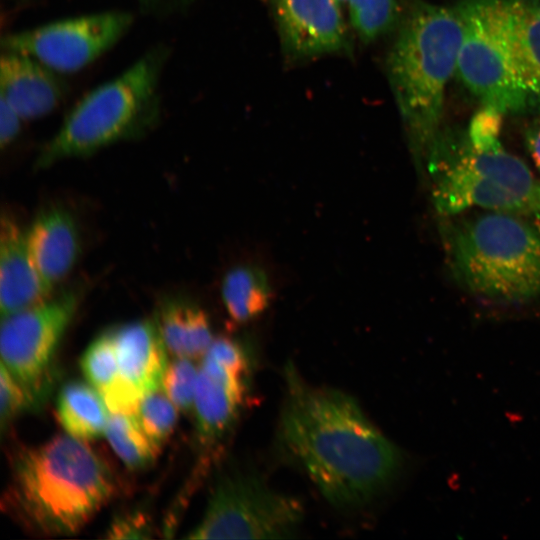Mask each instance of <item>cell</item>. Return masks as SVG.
Instances as JSON below:
<instances>
[{"instance_id": "cell-13", "label": "cell", "mask_w": 540, "mask_h": 540, "mask_svg": "<svg viewBox=\"0 0 540 540\" xmlns=\"http://www.w3.org/2000/svg\"><path fill=\"white\" fill-rule=\"evenodd\" d=\"M247 377L203 357L193 406L197 437L202 446L217 444L232 428L245 397Z\"/></svg>"}, {"instance_id": "cell-28", "label": "cell", "mask_w": 540, "mask_h": 540, "mask_svg": "<svg viewBox=\"0 0 540 540\" xmlns=\"http://www.w3.org/2000/svg\"><path fill=\"white\" fill-rule=\"evenodd\" d=\"M204 356L234 373L248 376V357L237 340L226 336L217 337L213 339Z\"/></svg>"}, {"instance_id": "cell-10", "label": "cell", "mask_w": 540, "mask_h": 540, "mask_svg": "<svg viewBox=\"0 0 540 540\" xmlns=\"http://www.w3.org/2000/svg\"><path fill=\"white\" fill-rule=\"evenodd\" d=\"M129 12L106 11L47 23L1 37V50L23 53L59 74L82 70L131 28Z\"/></svg>"}, {"instance_id": "cell-21", "label": "cell", "mask_w": 540, "mask_h": 540, "mask_svg": "<svg viewBox=\"0 0 540 540\" xmlns=\"http://www.w3.org/2000/svg\"><path fill=\"white\" fill-rule=\"evenodd\" d=\"M104 434L117 456L132 470L150 466L160 450L134 414L110 413Z\"/></svg>"}, {"instance_id": "cell-19", "label": "cell", "mask_w": 540, "mask_h": 540, "mask_svg": "<svg viewBox=\"0 0 540 540\" xmlns=\"http://www.w3.org/2000/svg\"><path fill=\"white\" fill-rule=\"evenodd\" d=\"M56 411L67 434L85 441L104 434L109 418L101 394L81 381H70L61 388Z\"/></svg>"}, {"instance_id": "cell-11", "label": "cell", "mask_w": 540, "mask_h": 540, "mask_svg": "<svg viewBox=\"0 0 540 540\" xmlns=\"http://www.w3.org/2000/svg\"><path fill=\"white\" fill-rule=\"evenodd\" d=\"M109 332L119 374L102 398L109 412L134 414L143 397L161 387L167 350L155 321L131 322Z\"/></svg>"}, {"instance_id": "cell-27", "label": "cell", "mask_w": 540, "mask_h": 540, "mask_svg": "<svg viewBox=\"0 0 540 540\" xmlns=\"http://www.w3.org/2000/svg\"><path fill=\"white\" fill-rule=\"evenodd\" d=\"M503 115L493 107L483 106L472 116L465 133L468 141L475 146L499 142Z\"/></svg>"}, {"instance_id": "cell-30", "label": "cell", "mask_w": 540, "mask_h": 540, "mask_svg": "<svg viewBox=\"0 0 540 540\" xmlns=\"http://www.w3.org/2000/svg\"><path fill=\"white\" fill-rule=\"evenodd\" d=\"M23 118L2 97H0V145L9 146L16 140L21 131Z\"/></svg>"}, {"instance_id": "cell-1", "label": "cell", "mask_w": 540, "mask_h": 540, "mask_svg": "<svg viewBox=\"0 0 540 540\" xmlns=\"http://www.w3.org/2000/svg\"><path fill=\"white\" fill-rule=\"evenodd\" d=\"M280 416V440L323 496L340 508L364 505L398 476L399 448L348 394L306 383L292 365Z\"/></svg>"}, {"instance_id": "cell-33", "label": "cell", "mask_w": 540, "mask_h": 540, "mask_svg": "<svg viewBox=\"0 0 540 540\" xmlns=\"http://www.w3.org/2000/svg\"><path fill=\"white\" fill-rule=\"evenodd\" d=\"M533 210L540 212V183H537L535 193H534V202Z\"/></svg>"}, {"instance_id": "cell-34", "label": "cell", "mask_w": 540, "mask_h": 540, "mask_svg": "<svg viewBox=\"0 0 540 540\" xmlns=\"http://www.w3.org/2000/svg\"><path fill=\"white\" fill-rule=\"evenodd\" d=\"M337 1H338L340 4H342V3H347V2H348V0H337Z\"/></svg>"}, {"instance_id": "cell-18", "label": "cell", "mask_w": 540, "mask_h": 540, "mask_svg": "<svg viewBox=\"0 0 540 540\" xmlns=\"http://www.w3.org/2000/svg\"><path fill=\"white\" fill-rule=\"evenodd\" d=\"M154 321L167 352L174 357H203L214 339L206 312L184 298L162 300Z\"/></svg>"}, {"instance_id": "cell-8", "label": "cell", "mask_w": 540, "mask_h": 540, "mask_svg": "<svg viewBox=\"0 0 540 540\" xmlns=\"http://www.w3.org/2000/svg\"><path fill=\"white\" fill-rule=\"evenodd\" d=\"M302 516L298 500L274 491L255 473L231 470L218 478L202 519L187 538H289Z\"/></svg>"}, {"instance_id": "cell-26", "label": "cell", "mask_w": 540, "mask_h": 540, "mask_svg": "<svg viewBox=\"0 0 540 540\" xmlns=\"http://www.w3.org/2000/svg\"><path fill=\"white\" fill-rule=\"evenodd\" d=\"M33 408L32 402L19 382L1 363L0 369V420L1 430L23 411Z\"/></svg>"}, {"instance_id": "cell-24", "label": "cell", "mask_w": 540, "mask_h": 540, "mask_svg": "<svg viewBox=\"0 0 540 540\" xmlns=\"http://www.w3.org/2000/svg\"><path fill=\"white\" fill-rule=\"evenodd\" d=\"M177 410L160 387L143 397L134 415L146 435L160 448L175 427Z\"/></svg>"}, {"instance_id": "cell-9", "label": "cell", "mask_w": 540, "mask_h": 540, "mask_svg": "<svg viewBox=\"0 0 540 540\" xmlns=\"http://www.w3.org/2000/svg\"><path fill=\"white\" fill-rule=\"evenodd\" d=\"M80 301L70 287L27 309L2 316L1 363L28 394L33 407L48 396L59 343Z\"/></svg>"}, {"instance_id": "cell-12", "label": "cell", "mask_w": 540, "mask_h": 540, "mask_svg": "<svg viewBox=\"0 0 540 540\" xmlns=\"http://www.w3.org/2000/svg\"><path fill=\"white\" fill-rule=\"evenodd\" d=\"M270 5L288 56L313 58L343 52L348 47L337 0H270Z\"/></svg>"}, {"instance_id": "cell-15", "label": "cell", "mask_w": 540, "mask_h": 540, "mask_svg": "<svg viewBox=\"0 0 540 540\" xmlns=\"http://www.w3.org/2000/svg\"><path fill=\"white\" fill-rule=\"evenodd\" d=\"M32 263L53 290L72 270L80 253L79 232L73 215L62 207L41 211L26 232Z\"/></svg>"}, {"instance_id": "cell-32", "label": "cell", "mask_w": 540, "mask_h": 540, "mask_svg": "<svg viewBox=\"0 0 540 540\" xmlns=\"http://www.w3.org/2000/svg\"><path fill=\"white\" fill-rule=\"evenodd\" d=\"M524 142L530 158L540 171V116L527 126L524 133Z\"/></svg>"}, {"instance_id": "cell-20", "label": "cell", "mask_w": 540, "mask_h": 540, "mask_svg": "<svg viewBox=\"0 0 540 540\" xmlns=\"http://www.w3.org/2000/svg\"><path fill=\"white\" fill-rule=\"evenodd\" d=\"M225 310L235 324L260 316L270 305L272 287L265 271L253 264H241L226 272L221 284Z\"/></svg>"}, {"instance_id": "cell-2", "label": "cell", "mask_w": 540, "mask_h": 540, "mask_svg": "<svg viewBox=\"0 0 540 540\" xmlns=\"http://www.w3.org/2000/svg\"><path fill=\"white\" fill-rule=\"evenodd\" d=\"M463 25L456 7L413 2L386 58V74L412 151L426 160L440 135Z\"/></svg>"}, {"instance_id": "cell-22", "label": "cell", "mask_w": 540, "mask_h": 540, "mask_svg": "<svg viewBox=\"0 0 540 540\" xmlns=\"http://www.w3.org/2000/svg\"><path fill=\"white\" fill-rule=\"evenodd\" d=\"M347 4L351 25L366 43L387 33L398 19L395 0H348Z\"/></svg>"}, {"instance_id": "cell-14", "label": "cell", "mask_w": 540, "mask_h": 540, "mask_svg": "<svg viewBox=\"0 0 540 540\" xmlns=\"http://www.w3.org/2000/svg\"><path fill=\"white\" fill-rule=\"evenodd\" d=\"M60 75L29 55L2 51L0 97L24 121L44 117L59 106L67 92Z\"/></svg>"}, {"instance_id": "cell-5", "label": "cell", "mask_w": 540, "mask_h": 540, "mask_svg": "<svg viewBox=\"0 0 540 540\" xmlns=\"http://www.w3.org/2000/svg\"><path fill=\"white\" fill-rule=\"evenodd\" d=\"M446 246L454 274L474 294L510 304L540 298V234L515 214L460 221Z\"/></svg>"}, {"instance_id": "cell-29", "label": "cell", "mask_w": 540, "mask_h": 540, "mask_svg": "<svg viewBox=\"0 0 540 540\" xmlns=\"http://www.w3.org/2000/svg\"><path fill=\"white\" fill-rule=\"evenodd\" d=\"M149 533L148 524L142 514L135 513L116 519L108 530L109 538H146Z\"/></svg>"}, {"instance_id": "cell-16", "label": "cell", "mask_w": 540, "mask_h": 540, "mask_svg": "<svg viewBox=\"0 0 540 540\" xmlns=\"http://www.w3.org/2000/svg\"><path fill=\"white\" fill-rule=\"evenodd\" d=\"M52 290L30 258L26 232L10 216L1 220L0 308L6 316L44 302Z\"/></svg>"}, {"instance_id": "cell-23", "label": "cell", "mask_w": 540, "mask_h": 540, "mask_svg": "<svg viewBox=\"0 0 540 540\" xmlns=\"http://www.w3.org/2000/svg\"><path fill=\"white\" fill-rule=\"evenodd\" d=\"M82 372L101 395L118 379V362L113 339L106 331L94 339L80 361Z\"/></svg>"}, {"instance_id": "cell-25", "label": "cell", "mask_w": 540, "mask_h": 540, "mask_svg": "<svg viewBox=\"0 0 540 540\" xmlns=\"http://www.w3.org/2000/svg\"><path fill=\"white\" fill-rule=\"evenodd\" d=\"M199 368L192 359L174 357L167 361L161 388L178 410H193Z\"/></svg>"}, {"instance_id": "cell-6", "label": "cell", "mask_w": 540, "mask_h": 540, "mask_svg": "<svg viewBox=\"0 0 540 540\" xmlns=\"http://www.w3.org/2000/svg\"><path fill=\"white\" fill-rule=\"evenodd\" d=\"M439 135L428 156L433 174L432 199L436 211L454 216L470 208L518 213L533 210L537 183L527 165L503 148L500 141L471 144Z\"/></svg>"}, {"instance_id": "cell-31", "label": "cell", "mask_w": 540, "mask_h": 540, "mask_svg": "<svg viewBox=\"0 0 540 540\" xmlns=\"http://www.w3.org/2000/svg\"><path fill=\"white\" fill-rule=\"evenodd\" d=\"M143 13L171 15L189 9L196 0H136Z\"/></svg>"}, {"instance_id": "cell-3", "label": "cell", "mask_w": 540, "mask_h": 540, "mask_svg": "<svg viewBox=\"0 0 540 540\" xmlns=\"http://www.w3.org/2000/svg\"><path fill=\"white\" fill-rule=\"evenodd\" d=\"M115 492L106 462L85 440L67 434L18 454L9 497L32 529L67 535L87 524Z\"/></svg>"}, {"instance_id": "cell-7", "label": "cell", "mask_w": 540, "mask_h": 540, "mask_svg": "<svg viewBox=\"0 0 540 540\" xmlns=\"http://www.w3.org/2000/svg\"><path fill=\"white\" fill-rule=\"evenodd\" d=\"M463 25L456 73L483 106L502 114L528 111L513 59L503 0H463L456 5Z\"/></svg>"}, {"instance_id": "cell-17", "label": "cell", "mask_w": 540, "mask_h": 540, "mask_svg": "<svg viewBox=\"0 0 540 540\" xmlns=\"http://www.w3.org/2000/svg\"><path fill=\"white\" fill-rule=\"evenodd\" d=\"M507 35L528 111L540 115V0H503Z\"/></svg>"}, {"instance_id": "cell-4", "label": "cell", "mask_w": 540, "mask_h": 540, "mask_svg": "<svg viewBox=\"0 0 540 540\" xmlns=\"http://www.w3.org/2000/svg\"><path fill=\"white\" fill-rule=\"evenodd\" d=\"M169 54L167 45L157 44L120 75L87 93L40 151L36 166L89 155L150 132L160 119V81Z\"/></svg>"}]
</instances>
